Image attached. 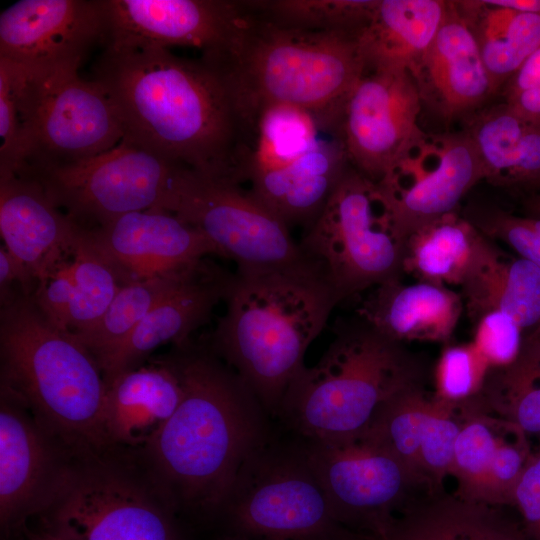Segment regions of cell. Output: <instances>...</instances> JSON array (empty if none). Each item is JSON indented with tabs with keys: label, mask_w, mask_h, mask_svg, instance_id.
<instances>
[{
	"label": "cell",
	"mask_w": 540,
	"mask_h": 540,
	"mask_svg": "<svg viewBox=\"0 0 540 540\" xmlns=\"http://www.w3.org/2000/svg\"><path fill=\"white\" fill-rule=\"evenodd\" d=\"M124 137L210 179L242 185L250 132L221 74L156 45L106 46L94 79Z\"/></svg>",
	"instance_id": "obj_1"
},
{
	"label": "cell",
	"mask_w": 540,
	"mask_h": 540,
	"mask_svg": "<svg viewBox=\"0 0 540 540\" xmlns=\"http://www.w3.org/2000/svg\"><path fill=\"white\" fill-rule=\"evenodd\" d=\"M173 357L183 398L142 448L172 509L214 519L247 458L270 438L269 415L213 350L181 345Z\"/></svg>",
	"instance_id": "obj_2"
},
{
	"label": "cell",
	"mask_w": 540,
	"mask_h": 540,
	"mask_svg": "<svg viewBox=\"0 0 540 540\" xmlns=\"http://www.w3.org/2000/svg\"><path fill=\"white\" fill-rule=\"evenodd\" d=\"M212 350L277 416L304 356L340 300L320 266L305 257L281 267L237 270Z\"/></svg>",
	"instance_id": "obj_3"
},
{
	"label": "cell",
	"mask_w": 540,
	"mask_h": 540,
	"mask_svg": "<svg viewBox=\"0 0 540 540\" xmlns=\"http://www.w3.org/2000/svg\"><path fill=\"white\" fill-rule=\"evenodd\" d=\"M245 7L247 17L230 44L201 58L223 77L248 130L253 133L260 113L275 105L337 115L365 72L360 35L286 28Z\"/></svg>",
	"instance_id": "obj_4"
},
{
	"label": "cell",
	"mask_w": 540,
	"mask_h": 540,
	"mask_svg": "<svg viewBox=\"0 0 540 540\" xmlns=\"http://www.w3.org/2000/svg\"><path fill=\"white\" fill-rule=\"evenodd\" d=\"M0 347L1 389L23 402L57 443L76 455L111 447L97 360L72 333L52 324L31 295L2 304Z\"/></svg>",
	"instance_id": "obj_5"
},
{
	"label": "cell",
	"mask_w": 540,
	"mask_h": 540,
	"mask_svg": "<svg viewBox=\"0 0 540 540\" xmlns=\"http://www.w3.org/2000/svg\"><path fill=\"white\" fill-rule=\"evenodd\" d=\"M424 365L404 343L360 317L336 324L319 361L289 385L278 415L300 437L336 441L362 434L395 395L423 385Z\"/></svg>",
	"instance_id": "obj_6"
},
{
	"label": "cell",
	"mask_w": 540,
	"mask_h": 540,
	"mask_svg": "<svg viewBox=\"0 0 540 540\" xmlns=\"http://www.w3.org/2000/svg\"><path fill=\"white\" fill-rule=\"evenodd\" d=\"M16 101L21 133L16 175L69 165L115 147L124 137L118 112L78 70L29 71L0 58Z\"/></svg>",
	"instance_id": "obj_7"
},
{
	"label": "cell",
	"mask_w": 540,
	"mask_h": 540,
	"mask_svg": "<svg viewBox=\"0 0 540 540\" xmlns=\"http://www.w3.org/2000/svg\"><path fill=\"white\" fill-rule=\"evenodd\" d=\"M217 519L251 540H355L336 518L302 441L272 437L240 468Z\"/></svg>",
	"instance_id": "obj_8"
},
{
	"label": "cell",
	"mask_w": 540,
	"mask_h": 540,
	"mask_svg": "<svg viewBox=\"0 0 540 540\" xmlns=\"http://www.w3.org/2000/svg\"><path fill=\"white\" fill-rule=\"evenodd\" d=\"M68 463L37 515V532L55 540H182L158 486L104 455Z\"/></svg>",
	"instance_id": "obj_9"
},
{
	"label": "cell",
	"mask_w": 540,
	"mask_h": 540,
	"mask_svg": "<svg viewBox=\"0 0 540 540\" xmlns=\"http://www.w3.org/2000/svg\"><path fill=\"white\" fill-rule=\"evenodd\" d=\"M405 236L376 182L349 166L300 247L340 303L401 278Z\"/></svg>",
	"instance_id": "obj_10"
},
{
	"label": "cell",
	"mask_w": 540,
	"mask_h": 540,
	"mask_svg": "<svg viewBox=\"0 0 540 540\" xmlns=\"http://www.w3.org/2000/svg\"><path fill=\"white\" fill-rule=\"evenodd\" d=\"M190 169L123 138L99 155L59 167L19 174L36 180L51 201L82 226H101L149 209L172 213Z\"/></svg>",
	"instance_id": "obj_11"
},
{
	"label": "cell",
	"mask_w": 540,
	"mask_h": 540,
	"mask_svg": "<svg viewBox=\"0 0 540 540\" xmlns=\"http://www.w3.org/2000/svg\"><path fill=\"white\" fill-rule=\"evenodd\" d=\"M302 443L337 520L352 532L364 530L379 538L395 511L411 502V493L427 486L365 433L336 441L302 439Z\"/></svg>",
	"instance_id": "obj_12"
},
{
	"label": "cell",
	"mask_w": 540,
	"mask_h": 540,
	"mask_svg": "<svg viewBox=\"0 0 540 540\" xmlns=\"http://www.w3.org/2000/svg\"><path fill=\"white\" fill-rule=\"evenodd\" d=\"M172 213L200 230L237 270L281 267L306 257L289 226L239 184L190 170Z\"/></svg>",
	"instance_id": "obj_13"
},
{
	"label": "cell",
	"mask_w": 540,
	"mask_h": 540,
	"mask_svg": "<svg viewBox=\"0 0 540 540\" xmlns=\"http://www.w3.org/2000/svg\"><path fill=\"white\" fill-rule=\"evenodd\" d=\"M413 75L365 71L345 98L336 122L350 166L378 182L425 134Z\"/></svg>",
	"instance_id": "obj_14"
},
{
	"label": "cell",
	"mask_w": 540,
	"mask_h": 540,
	"mask_svg": "<svg viewBox=\"0 0 540 540\" xmlns=\"http://www.w3.org/2000/svg\"><path fill=\"white\" fill-rule=\"evenodd\" d=\"M484 170L465 130L426 133L377 183L406 237L451 212Z\"/></svg>",
	"instance_id": "obj_15"
},
{
	"label": "cell",
	"mask_w": 540,
	"mask_h": 540,
	"mask_svg": "<svg viewBox=\"0 0 540 540\" xmlns=\"http://www.w3.org/2000/svg\"><path fill=\"white\" fill-rule=\"evenodd\" d=\"M106 46L192 47L202 55L224 50L247 17L243 1L100 0Z\"/></svg>",
	"instance_id": "obj_16"
},
{
	"label": "cell",
	"mask_w": 540,
	"mask_h": 540,
	"mask_svg": "<svg viewBox=\"0 0 540 540\" xmlns=\"http://www.w3.org/2000/svg\"><path fill=\"white\" fill-rule=\"evenodd\" d=\"M104 37L100 0H20L0 14V58L29 71L78 70Z\"/></svg>",
	"instance_id": "obj_17"
},
{
	"label": "cell",
	"mask_w": 540,
	"mask_h": 540,
	"mask_svg": "<svg viewBox=\"0 0 540 540\" xmlns=\"http://www.w3.org/2000/svg\"><path fill=\"white\" fill-rule=\"evenodd\" d=\"M86 229L90 243L121 284L179 274L209 255L220 256L200 230L162 209L127 213Z\"/></svg>",
	"instance_id": "obj_18"
},
{
	"label": "cell",
	"mask_w": 540,
	"mask_h": 540,
	"mask_svg": "<svg viewBox=\"0 0 540 540\" xmlns=\"http://www.w3.org/2000/svg\"><path fill=\"white\" fill-rule=\"evenodd\" d=\"M30 409L1 389L0 520L5 531L24 530L47 504L67 464Z\"/></svg>",
	"instance_id": "obj_19"
},
{
	"label": "cell",
	"mask_w": 540,
	"mask_h": 540,
	"mask_svg": "<svg viewBox=\"0 0 540 540\" xmlns=\"http://www.w3.org/2000/svg\"><path fill=\"white\" fill-rule=\"evenodd\" d=\"M412 75L423 108L447 123L468 119L499 93L455 1Z\"/></svg>",
	"instance_id": "obj_20"
},
{
	"label": "cell",
	"mask_w": 540,
	"mask_h": 540,
	"mask_svg": "<svg viewBox=\"0 0 540 540\" xmlns=\"http://www.w3.org/2000/svg\"><path fill=\"white\" fill-rule=\"evenodd\" d=\"M83 230L36 180L22 175L0 179L4 247L27 268L36 285L73 250Z\"/></svg>",
	"instance_id": "obj_21"
},
{
	"label": "cell",
	"mask_w": 540,
	"mask_h": 540,
	"mask_svg": "<svg viewBox=\"0 0 540 540\" xmlns=\"http://www.w3.org/2000/svg\"><path fill=\"white\" fill-rule=\"evenodd\" d=\"M230 276L205 261L190 271L124 343L98 360L105 382L135 367L163 344L187 343L190 334L207 322L216 304L224 299Z\"/></svg>",
	"instance_id": "obj_22"
},
{
	"label": "cell",
	"mask_w": 540,
	"mask_h": 540,
	"mask_svg": "<svg viewBox=\"0 0 540 540\" xmlns=\"http://www.w3.org/2000/svg\"><path fill=\"white\" fill-rule=\"evenodd\" d=\"M357 316L385 336L401 342H447L463 310L462 296L447 286L401 278L368 291Z\"/></svg>",
	"instance_id": "obj_23"
},
{
	"label": "cell",
	"mask_w": 540,
	"mask_h": 540,
	"mask_svg": "<svg viewBox=\"0 0 540 540\" xmlns=\"http://www.w3.org/2000/svg\"><path fill=\"white\" fill-rule=\"evenodd\" d=\"M350 166L334 130L316 146L280 167L251 174L248 190L288 226L308 227Z\"/></svg>",
	"instance_id": "obj_24"
},
{
	"label": "cell",
	"mask_w": 540,
	"mask_h": 540,
	"mask_svg": "<svg viewBox=\"0 0 540 540\" xmlns=\"http://www.w3.org/2000/svg\"><path fill=\"white\" fill-rule=\"evenodd\" d=\"M120 286L84 227L74 249L37 284L32 299L52 324L77 334L96 323Z\"/></svg>",
	"instance_id": "obj_25"
},
{
	"label": "cell",
	"mask_w": 540,
	"mask_h": 540,
	"mask_svg": "<svg viewBox=\"0 0 540 540\" xmlns=\"http://www.w3.org/2000/svg\"><path fill=\"white\" fill-rule=\"evenodd\" d=\"M182 398L183 386L173 358L135 366L109 380L104 428L110 445L143 448Z\"/></svg>",
	"instance_id": "obj_26"
},
{
	"label": "cell",
	"mask_w": 540,
	"mask_h": 540,
	"mask_svg": "<svg viewBox=\"0 0 540 540\" xmlns=\"http://www.w3.org/2000/svg\"><path fill=\"white\" fill-rule=\"evenodd\" d=\"M482 163L485 181L526 194L540 189V123L504 101L465 120Z\"/></svg>",
	"instance_id": "obj_27"
},
{
	"label": "cell",
	"mask_w": 540,
	"mask_h": 540,
	"mask_svg": "<svg viewBox=\"0 0 540 540\" xmlns=\"http://www.w3.org/2000/svg\"><path fill=\"white\" fill-rule=\"evenodd\" d=\"M447 7L445 0H378L359 36L365 71L412 74L433 42Z\"/></svg>",
	"instance_id": "obj_28"
},
{
	"label": "cell",
	"mask_w": 540,
	"mask_h": 540,
	"mask_svg": "<svg viewBox=\"0 0 540 540\" xmlns=\"http://www.w3.org/2000/svg\"><path fill=\"white\" fill-rule=\"evenodd\" d=\"M461 289L473 321L487 312L501 311L524 331L540 324V269L520 256L505 254L490 239Z\"/></svg>",
	"instance_id": "obj_29"
},
{
	"label": "cell",
	"mask_w": 540,
	"mask_h": 540,
	"mask_svg": "<svg viewBox=\"0 0 540 540\" xmlns=\"http://www.w3.org/2000/svg\"><path fill=\"white\" fill-rule=\"evenodd\" d=\"M488 240L466 217L448 213L406 237L402 272L420 281L461 287Z\"/></svg>",
	"instance_id": "obj_30"
},
{
	"label": "cell",
	"mask_w": 540,
	"mask_h": 540,
	"mask_svg": "<svg viewBox=\"0 0 540 540\" xmlns=\"http://www.w3.org/2000/svg\"><path fill=\"white\" fill-rule=\"evenodd\" d=\"M500 93L540 46V13L518 12L492 0H456Z\"/></svg>",
	"instance_id": "obj_31"
},
{
	"label": "cell",
	"mask_w": 540,
	"mask_h": 540,
	"mask_svg": "<svg viewBox=\"0 0 540 540\" xmlns=\"http://www.w3.org/2000/svg\"><path fill=\"white\" fill-rule=\"evenodd\" d=\"M494 506L456 495L410 502L388 523L380 540H490Z\"/></svg>",
	"instance_id": "obj_32"
},
{
	"label": "cell",
	"mask_w": 540,
	"mask_h": 540,
	"mask_svg": "<svg viewBox=\"0 0 540 540\" xmlns=\"http://www.w3.org/2000/svg\"><path fill=\"white\" fill-rule=\"evenodd\" d=\"M473 402L527 434H540V339L527 333L516 359L491 368Z\"/></svg>",
	"instance_id": "obj_33"
},
{
	"label": "cell",
	"mask_w": 540,
	"mask_h": 540,
	"mask_svg": "<svg viewBox=\"0 0 540 540\" xmlns=\"http://www.w3.org/2000/svg\"><path fill=\"white\" fill-rule=\"evenodd\" d=\"M333 129L312 112L288 105L264 109L257 118L249 145L243 182L258 171L285 165L316 146L321 134Z\"/></svg>",
	"instance_id": "obj_34"
},
{
	"label": "cell",
	"mask_w": 540,
	"mask_h": 540,
	"mask_svg": "<svg viewBox=\"0 0 540 540\" xmlns=\"http://www.w3.org/2000/svg\"><path fill=\"white\" fill-rule=\"evenodd\" d=\"M193 269L175 275L121 284L108 308L96 323L73 335L98 362L124 343L155 305Z\"/></svg>",
	"instance_id": "obj_35"
},
{
	"label": "cell",
	"mask_w": 540,
	"mask_h": 540,
	"mask_svg": "<svg viewBox=\"0 0 540 540\" xmlns=\"http://www.w3.org/2000/svg\"><path fill=\"white\" fill-rule=\"evenodd\" d=\"M244 3L255 14L282 27L360 35L378 0H257Z\"/></svg>",
	"instance_id": "obj_36"
},
{
	"label": "cell",
	"mask_w": 540,
	"mask_h": 540,
	"mask_svg": "<svg viewBox=\"0 0 540 540\" xmlns=\"http://www.w3.org/2000/svg\"><path fill=\"white\" fill-rule=\"evenodd\" d=\"M461 427L450 474L456 496L479 502L499 441L508 422L478 409L471 400L459 405Z\"/></svg>",
	"instance_id": "obj_37"
},
{
	"label": "cell",
	"mask_w": 540,
	"mask_h": 540,
	"mask_svg": "<svg viewBox=\"0 0 540 540\" xmlns=\"http://www.w3.org/2000/svg\"><path fill=\"white\" fill-rule=\"evenodd\" d=\"M433 405L434 395H429L423 385L407 389L385 402L363 433L422 479L417 470L418 455Z\"/></svg>",
	"instance_id": "obj_38"
},
{
	"label": "cell",
	"mask_w": 540,
	"mask_h": 540,
	"mask_svg": "<svg viewBox=\"0 0 540 540\" xmlns=\"http://www.w3.org/2000/svg\"><path fill=\"white\" fill-rule=\"evenodd\" d=\"M461 427L459 405L434 396L419 449L417 470L430 493L438 492L443 479L450 474L455 444Z\"/></svg>",
	"instance_id": "obj_39"
},
{
	"label": "cell",
	"mask_w": 540,
	"mask_h": 540,
	"mask_svg": "<svg viewBox=\"0 0 540 540\" xmlns=\"http://www.w3.org/2000/svg\"><path fill=\"white\" fill-rule=\"evenodd\" d=\"M490 367L473 342L446 346L435 368L434 396L459 405L480 394Z\"/></svg>",
	"instance_id": "obj_40"
},
{
	"label": "cell",
	"mask_w": 540,
	"mask_h": 540,
	"mask_svg": "<svg viewBox=\"0 0 540 540\" xmlns=\"http://www.w3.org/2000/svg\"><path fill=\"white\" fill-rule=\"evenodd\" d=\"M487 238L501 241L540 269V217L477 208L466 217Z\"/></svg>",
	"instance_id": "obj_41"
},
{
	"label": "cell",
	"mask_w": 540,
	"mask_h": 540,
	"mask_svg": "<svg viewBox=\"0 0 540 540\" xmlns=\"http://www.w3.org/2000/svg\"><path fill=\"white\" fill-rule=\"evenodd\" d=\"M474 323L472 342L490 369L504 367L516 359L526 334L511 316L501 311H490Z\"/></svg>",
	"instance_id": "obj_42"
},
{
	"label": "cell",
	"mask_w": 540,
	"mask_h": 540,
	"mask_svg": "<svg viewBox=\"0 0 540 540\" xmlns=\"http://www.w3.org/2000/svg\"><path fill=\"white\" fill-rule=\"evenodd\" d=\"M500 95L518 113L540 123V46L504 85Z\"/></svg>",
	"instance_id": "obj_43"
},
{
	"label": "cell",
	"mask_w": 540,
	"mask_h": 540,
	"mask_svg": "<svg viewBox=\"0 0 540 540\" xmlns=\"http://www.w3.org/2000/svg\"><path fill=\"white\" fill-rule=\"evenodd\" d=\"M528 540H540V450L534 453L514 493Z\"/></svg>",
	"instance_id": "obj_44"
},
{
	"label": "cell",
	"mask_w": 540,
	"mask_h": 540,
	"mask_svg": "<svg viewBox=\"0 0 540 540\" xmlns=\"http://www.w3.org/2000/svg\"><path fill=\"white\" fill-rule=\"evenodd\" d=\"M495 4L518 12L540 13V0H492Z\"/></svg>",
	"instance_id": "obj_45"
},
{
	"label": "cell",
	"mask_w": 540,
	"mask_h": 540,
	"mask_svg": "<svg viewBox=\"0 0 540 540\" xmlns=\"http://www.w3.org/2000/svg\"><path fill=\"white\" fill-rule=\"evenodd\" d=\"M523 204L529 216L540 217V189L527 193Z\"/></svg>",
	"instance_id": "obj_46"
},
{
	"label": "cell",
	"mask_w": 540,
	"mask_h": 540,
	"mask_svg": "<svg viewBox=\"0 0 540 540\" xmlns=\"http://www.w3.org/2000/svg\"><path fill=\"white\" fill-rule=\"evenodd\" d=\"M23 532L27 536L29 540H55L47 535H44L42 533H39L37 531H31L26 527Z\"/></svg>",
	"instance_id": "obj_47"
},
{
	"label": "cell",
	"mask_w": 540,
	"mask_h": 540,
	"mask_svg": "<svg viewBox=\"0 0 540 540\" xmlns=\"http://www.w3.org/2000/svg\"><path fill=\"white\" fill-rule=\"evenodd\" d=\"M223 540H251L246 537L236 536V535H227Z\"/></svg>",
	"instance_id": "obj_48"
},
{
	"label": "cell",
	"mask_w": 540,
	"mask_h": 540,
	"mask_svg": "<svg viewBox=\"0 0 540 540\" xmlns=\"http://www.w3.org/2000/svg\"><path fill=\"white\" fill-rule=\"evenodd\" d=\"M528 333H532L533 335H535L536 337L540 339V324L535 329H533L532 331Z\"/></svg>",
	"instance_id": "obj_49"
}]
</instances>
